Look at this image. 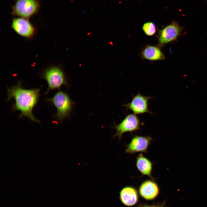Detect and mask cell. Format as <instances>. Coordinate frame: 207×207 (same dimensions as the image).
Returning a JSON list of instances; mask_svg holds the SVG:
<instances>
[{"instance_id":"cell-13","label":"cell","mask_w":207,"mask_h":207,"mask_svg":"<svg viewBox=\"0 0 207 207\" xmlns=\"http://www.w3.org/2000/svg\"><path fill=\"white\" fill-rule=\"evenodd\" d=\"M141 55L143 59L150 61L163 60L165 59L160 48L158 46H147L142 50Z\"/></svg>"},{"instance_id":"cell-12","label":"cell","mask_w":207,"mask_h":207,"mask_svg":"<svg viewBox=\"0 0 207 207\" xmlns=\"http://www.w3.org/2000/svg\"><path fill=\"white\" fill-rule=\"evenodd\" d=\"M153 165L152 162L142 153L139 154L136 158V166L142 176H147L154 180V179L152 174Z\"/></svg>"},{"instance_id":"cell-7","label":"cell","mask_w":207,"mask_h":207,"mask_svg":"<svg viewBox=\"0 0 207 207\" xmlns=\"http://www.w3.org/2000/svg\"><path fill=\"white\" fill-rule=\"evenodd\" d=\"M141 122L138 117L135 114L127 115L119 124L115 125L116 133L114 137H118L120 140L123 133L126 132H132L140 130Z\"/></svg>"},{"instance_id":"cell-15","label":"cell","mask_w":207,"mask_h":207,"mask_svg":"<svg viewBox=\"0 0 207 207\" xmlns=\"http://www.w3.org/2000/svg\"><path fill=\"white\" fill-rule=\"evenodd\" d=\"M165 202H163L161 204L153 205H144L141 207H164Z\"/></svg>"},{"instance_id":"cell-8","label":"cell","mask_w":207,"mask_h":207,"mask_svg":"<svg viewBox=\"0 0 207 207\" xmlns=\"http://www.w3.org/2000/svg\"><path fill=\"white\" fill-rule=\"evenodd\" d=\"M152 98L150 96L142 95L139 92L136 95L133 96L130 102L124 104L123 106L127 110H131L136 115L147 113L152 114L148 109V101Z\"/></svg>"},{"instance_id":"cell-2","label":"cell","mask_w":207,"mask_h":207,"mask_svg":"<svg viewBox=\"0 0 207 207\" xmlns=\"http://www.w3.org/2000/svg\"><path fill=\"white\" fill-rule=\"evenodd\" d=\"M48 100L57 109V112L55 116L59 121L61 122L69 116L73 103L66 93L59 91Z\"/></svg>"},{"instance_id":"cell-14","label":"cell","mask_w":207,"mask_h":207,"mask_svg":"<svg viewBox=\"0 0 207 207\" xmlns=\"http://www.w3.org/2000/svg\"><path fill=\"white\" fill-rule=\"evenodd\" d=\"M142 29L146 35L152 36L154 35L156 32V26L154 22H149L143 24Z\"/></svg>"},{"instance_id":"cell-1","label":"cell","mask_w":207,"mask_h":207,"mask_svg":"<svg viewBox=\"0 0 207 207\" xmlns=\"http://www.w3.org/2000/svg\"><path fill=\"white\" fill-rule=\"evenodd\" d=\"M8 101L14 99L15 101L12 106L14 111L20 112V117L26 116L31 120L40 123L33 115L32 110L37 104L40 96V89H26L23 88L20 81L7 89Z\"/></svg>"},{"instance_id":"cell-3","label":"cell","mask_w":207,"mask_h":207,"mask_svg":"<svg viewBox=\"0 0 207 207\" xmlns=\"http://www.w3.org/2000/svg\"><path fill=\"white\" fill-rule=\"evenodd\" d=\"M41 76L48 84V87L45 94L51 90L59 88L63 85L67 84L63 71L57 66H52L47 68L43 72Z\"/></svg>"},{"instance_id":"cell-6","label":"cell","mask_w":207,"mask_h":207,"mask_svg":"<svg viewBox=\"0 0 207 207\" xmlns=\"http://www.w3.org/2000/svg\"><path fill=\"white\" fill-rule=\"evenodd\" d=\"M11 27L18 34L27 39L33 38L36 32V28L29 19L23 18H14Z\"/></svg>"},{"instance_id":"cell-9","label":"cell","mask_w":207,"mask_h":207,"mask_svg":"<svg viewBox=\"0 0 207 207\" xmlns=\"http://www.w3.org/2000/svg\"><path fill=\"white\" fill-rule=\"evenodd\" d=\"M153 140L150 136L134 135L130 142L126 146L125 152L130 154L137 152L147 153Z\"/></svg>"},{"instance_id":"cell-11","label":"cell","mask_w":207,"mask_h":207,"mask_svg":"<svg viewBox=\"0 0 207 207\" xmlns=\"http://www.w3.org/2000/svg\"><path fill=\"white\" fill-rule=\"evenodd\" d=\"M120 198L122 203L131 206L135 204L138 201V194L136 189L131 186L123 188L120 193Z\"/></svg>"},{"instance_id":"cell-10","label":"cell","mask_w":207,"mask_h":207,"mask_svg":"<svg viewBox=\"0 0 207 207\" xmlns=\"http://www.w3.org/2000/svg\"><path fill=\"white\" fill-rule=\"evenodd\" d=\"M139 192L141 196L148 200L155 198L159 194V188L158 184L152 180L143 181L139 187Z\"/></svg>"},{"instance_id":"cell-4","label":"cell","mask_w":207,"mask_h":207,"mask_svg":"<svg viewBox=\"0 0 207 207\" xmlns=\"http://www.w3.org/2000/svg\"><path fill=\"white\" fill-rule=\"evenodd\" d=\"M40 5L39 0H16L12 7V14L29 19L38 13Z\"/></svg>"},{"instance_id":"cell-5","label":"cell","mask_w":207,"mask_h":207,"mask_svg":"<svg viewBox=\"0 0 207 207\" xmlns=\"http://www.w3.org/2000/svg\"><path fill=\"white\" fill-rule=\"evenodd\" d=\"M182 28L175 21L159 30L158 35V46L162 47L166 44L177 39L180 36Z\"/></svg>"}]
</instances>
